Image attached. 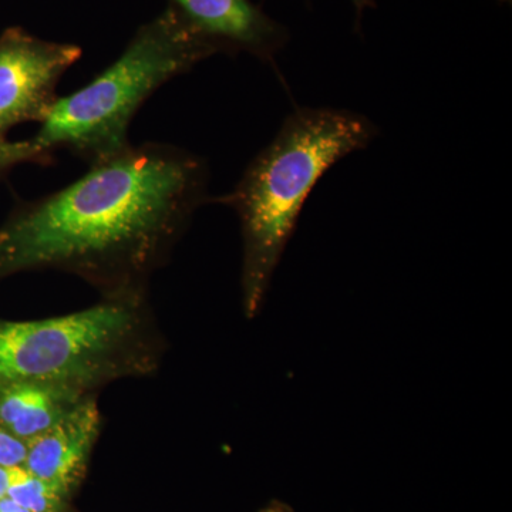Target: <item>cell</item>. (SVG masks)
I'll return each instance as SVG.
<instances>
[{
  "instance_id": "3",
  "label": "cell",
  "mask_w": 512,
  "mask_h": 512,
  "mask_svg": "<svg viewBox=\"0 0 512 512\" xmlns=\"http://www.w3.org/2000/svg\"><path fill=\"white\" fill-rule=\"evenodd\" d=\"M164 352L147 293L101 299L56 318L0 319V384H53L96 394L116 380L153 375Z\"/></svg>"
},
{
  "instance_id": "1",
  "label": "cell",
  "mask_w": 512,
  "mask_h": 512,
  "mask_svg": "<svg viewBox=\"0 0 512 512\" xmlns=\"http://www.w3.org/2000/svg\"><path fill=\"white\" fill-rule=\"evenodd\" d=\"M207 194L201 157L165 144L127 147L0 227V279L57 269L103 299L144 295Z\"/></svg>"
},
{
  "instance_id": "4",
  "label": "cell",
  "mask_w": 512,
  "mask_h": 512,
  "mask_svg": "<svg viewBox=\"0 0 512 512\" xmlns=\"http://www.w3.org/2000/svg\"><path fill=\"white\" fill-rule=\"evenodd\" d=\"M218 52L220 47L168 8L141 26L119 59L92 82L57 97L30 140L53 156L67 150L90 165L103 163L131 146V121L161 86Z\"/></svg>"
},
{
  "instance_id": "2",
  "label": "cell",
  "mask_w": 512,
  "mask_h": 512,
  "mask_svg": "<svg viewBox=\"0 0 512 512\" xmlns=\"http://www.w3.org/2000/svg\"><path fill=\"white\" fill-rule=\"evenodd\" d=\"M377 128L362 114L299 109L220 198L237 212L242 232V308L254 319L309 195L342 158L366 148Z\"/></svg>"
},
{
  "instance_id": "7",
  "label": "cell",
  "mask_w": 512,
  "mask_h": 512,
  "mask_svg": "<svg viewBox=\"0 0 512 512\" xmlns=\"http://www.w3.org/2000/svg\"><path fill=\"white\" fill-rule=\"evenodd\" d=\"M100 427L99 406L96 396H92L52 429L29 441L23 467L33 476L72 493L86 470Z\"/></svg>"
},
{
  "instance_id": "5",
  "label": "cell",
  "mask_w": 512,
  "mask_h": 512,
  "mask_svg": "<svg viewBox=\"0 0 512 512\" xmlns=\"http://www.w3.org/2000/svg\"><path fill=\"white\" fill-rule=\"evenodd\" d=\"M82 57L70 43L47 42L9 29L0 37V133L49 116L57 100V84Z\"/></svg>"
},
{
  "instance_id": "6",
  "label": "cell",
  "mask_w": 512,
  "mask_h": 512,
  "mask_svg": "<svg viewBox=\"0 0 512 512\" xmlns=\"http://www.w3.org/2000/svg\"><path fill=\"white\" fill-rule=\"evenodd\" d=\"M170 8L221 52L245 50L269 60L284 43L281 26L249 0H171Z\"/></svg>"
},
{
  "instance_id": "10",
  "label": "cell",
  "mask_w": 512,
  "mask_h": 512,
  "mask_svg": "<svg viewBox=\"0 0 512 512\" xmlns=\"http://www.w3.org/2000/svg\"><path fill=\"white\" fill-rule=\"evenodd\" d=\"M53 158V154L40 150L32 140L9 141L5 134L0 133V174L19 164L49 165Z\"/></svg>"
},
{
  "instance_id": "9",
  "label": "cell",
  "mask_w": 512,
  "mask_h": 512,
  "mask_svg": "<svg viewBox=\"0 0 512 512\" xmlns=\"http://www.w3.org/2000/svg\"><path fill=\"white\" fill-rule=\"evenodd\" d=\"M69 493L33 476L25 467L10 468L8 497L30 512H63Z\"/></svg>"
},
{
  "instance_id": "13",
  "label": "cell",
  "mask_w": 512,
  "mask_h": 512,
  "mask_svg": "<svg viewBox=\"0 0 512 512\" xmlns=\"http://www.w3.org/2000/svg\"><path fill=\"white\" fill-rule=\"evenodd\" d=\"M0 512H30L23 508L22 505L15 503V501L10 500L9 497L2 498L0 500Z\"/></svg>"
},
{
  "instance_id": "11",
  "label": "cell",
  "mask_w": 512,
  "mask_h": 512,
  "mask_svg": "<svg viewBox=\"0 0 512 512\" xmlns=\"http://www.w3.org/2000/svg\"><path fill=\"white\" fill-rule=\"evenodd\" d=\"M28 454V444L9 433L0 424V466L23 467Z\"/></svg>"
},
{
  "instance_id": "8",
  "label": "cell",
  "mask_w": 512,
  "mask_h": 512,
  "mask_svg": "<svg viewBox=\"0 0 512 512\" xmlns=\"http://www.w3.org/2000/svg\"><path fill=\"white\" fill-rule=\"evenodd\" d=\"M87 394L53 384H0V424L26 444L72 413Z\"/></svg>"
},
{
  "instance_id": "14",
  "label": "cell",
  "mask_w": 512,
  "mask_h": 512,
  "mask_svg": "<svg viewBox=\"0 0 512 512\" xmlns=\"http://www.w3.org/2000/svg\"><path fill=\"white\" fill-rule=\"evenodd\" d=\"M259 512H295L291 505L282 503V501H272L266 505V507L262 508Z\"/></svg>"
},
{
  "instance_id": "12",
  "label": "cell",
  "mask_w": 512,
  "mask_h": 512,
  "mask_svg": "<svg viewBox=\"0 0 512 512\" xmlns=\"http://www.w3.org/2000/svg\"><path fill=\"white\" fill-rule=\"evenodd\" d=\"M10 483V468L0 466V500L8 497Z\"/></svg>"
}]
</instances>
